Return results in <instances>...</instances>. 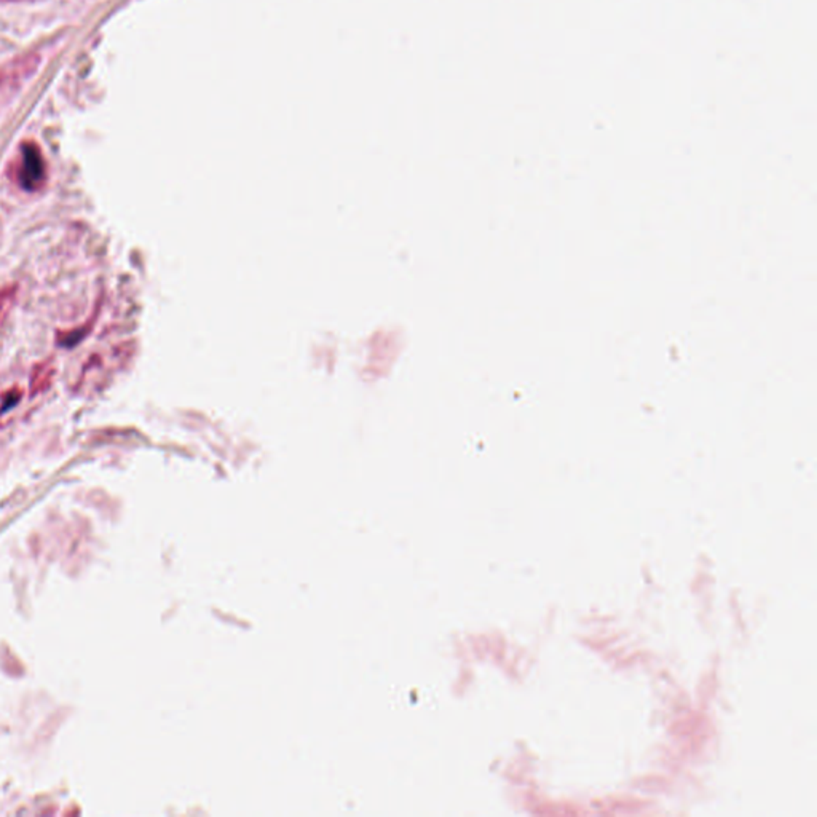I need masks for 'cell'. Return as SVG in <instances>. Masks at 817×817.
Segmentation results:
<instances>
[{
    "mask_svg": "<svg viewBox=\"0 0 817 817\" xmlns=\"http://www.w3.org/2000/svg\"><path fill=\"white\" fill-rule=\"evenodd\" d=\"M45 178H47V166L37 144L24 143L21 147V165L18 169L19 184L28 190H37L42 187Z\"/></svg>",
    "mask_w": 817,
    "mask_h": 817,
    "instance_id": "6da1fadb",
    "label": "cell"
},
{
    "mask_svg": "<svg viewBox=\"0 0 817 817\" xmlns=\"http://www.w3.org/2000/svg\"><path fill=\"white\" fill-rule=\"evenodd\" d=\"M52 375H53V366H50L48 362H42V364H39L35 367L34 372H32V378H31V395H37V393H42L48 388L50 383H52Z\"/></svg>",
    "mask_w": 817,
    "mask_h": 817,
    "instance_id": "7a4b0ae2",
    "label": "cell"
}]
</instances>
